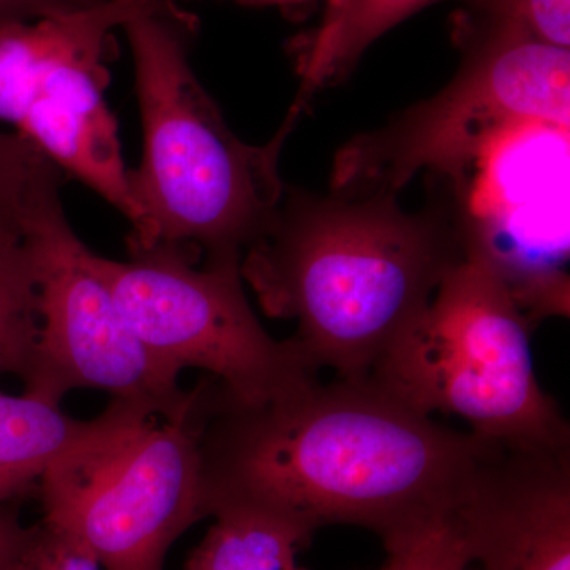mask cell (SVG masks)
<instances>
[{
    "label": "cell",
    "mask_w": 570,
    "mask_h": 570,
    "mask_svg": "<svg viewBox=\"0 0 570 570\" xmlns=\"http://www.w3.org/2000/svg\"><path fill=\"white\" fill-rule=\"evenodd\" d=\"M501 445L439 423L371 377L309 384L264 403L202 382L206 517L261 510L311 531L354 524L395 551L459 508Z\"/></svg>",
    "instance_id": "cell-1"
},
{
    "label": "cell",
    "mask_w": 570,
    "mask_h": 570,
    "mask_svg": "<svg viewBox=\"0 0 570 570\" xmlns=\"http://www.w3.org/2000/svg\"><path fill=\"white\" fill-rule=\"evenodd\" d=\"M444 181L417 213L401 208L396 194L285 186L239 273L266 316L296 322L292 340L311 370L370 377L425 314L478 219L466 187Z\"/></svg>",
    "instance_id": "cell-2"
},
{
    "label": "cell",
    "mask_w": 570,
    "mask_h": 570,
    "mask_svg": "<svg viewBox=\"0 0 570 570\" xmlns=\"http://www.w3.org/2000/svg\"><path fill=\"white\" fill-rule=\"evenodd\" d=\"M121 28L135 62L142 153L129 170L130 250L157 245L242 261L283 198L279 156L295 119L265 145L243 141L190 66L198 21L178 0H130Z\"/></svg>",
    "instance_id": "cell-3"
},
{
    "label": "cell",
    "mask_w": 570,
    "mask_h": 570,
    "mask_svg": "<svg viewBox=\"0 0 570 570\" xmlns=\"http://www.w3.org/2000/svg\"><path fill=\"white\" fill-rule=\"evenodd\" d=\"M532 328L478 217L463 261L370 377L417 411L463 419L491 444L568 449V420L535 377Z\"/></svg>",
    "instance_id": "cell-4"
},
{
    "label": "cell",
    "mask_w": 570,
    "mask_h": 570,
    "mask_svg": "<svg viewBox=\"0 0 570 570\" xmlns=\"http://www.w3.org/2000/svg\"><path fill=\"white\" fill-rule=\"evenodd\" d=\"M453 36L463 59L452 81L344 145L330 189L397 195L420 171L463 187L469 168L504 135L568 129L570 50L482 29Z\"/></svg>",
    "instance_id": "cell-5"
},
{
    "label": "cell",
    "mask_w": 570,
    "mask_h": 570,
    "mask_svg": "<svg viewBox=\"0 0 570 570\" xmlns=\"http://www.w3.org/2000/svg\"><path fill=\"white\" fill-rule=\"evenodd\" d=\"M116 262L89 253V264L138 340L175 373L208 371L235 403L287 395L316 377L295 341L265 332L247 302L242 261L195 266L194 254L157 245Z\"/></svg>",
    "instance_id": "cell-6"
},
{
    "label": "cell",
    "mask_w": 570,
    "mask_h": 570,
    "mask_svg": "<svg viewBox=\"0 0 570 570\" xmlns=\"http://www.w3.org/2000/svg\"><path fill=\"white\" fill-rule=\"evenodd\" d=\"M129 9L130 0H96L0 22V129L31 142L135 225L118 124L105 100L112 32Z\"/></svg>",
    "instance_id": "cell-7"
},
{
    "label": "cell",
    "mask_w": 570,
    "mask_h": 570,
    "mask_svg": "<svg viewBox=\"0 0 570 570\" xmlns=\"http://www.w3.org/2000/svg\"><path fill=\"white\" fill-rule=\"evenodd\" d=\"M135 419L78 450L39 483L43 520L69 532L102 570H164L176 539L206 519L198 450L200 407Z\"/></svg>",
    "instance_id": "cell-8"
},
{
    "label": "cell",
    "mask_w": 570,
    "mask_h": 570,
    "mask_svg": "<svg viewBox=\"0 0 570 570\" xmlns=\"http://www.w3.org/2000/svg\"><path fill=\"white\" fill-rule=\"evenodd\" d=\"M36 245L40 328L24 395L59 406L71 390L96 389L151 417L190 414L197 390L183 392L179 374L138 340L67 216L45 225Z\"/></svg>",
    "instance_id": "cell-9"
},
{
    "label": "cell",
    "mask_w": 570,
    "mask_h": 570,
    "mask_svg": "<svg viewBox=\"0 0 570 570\" xmlns=\"http://www.w3.org/2000/svg\"><path fill=\"white\" fill-rule=\"evenodd\" d=\"M453 517L479 570H570V448H499Z\"/></svg>",
    "instance_id": "cell-10"
},
{
    "label": "cell",
    "mask_w": 570,
    "mask_h": 570,
    "mask_svg": "<svg viewBox=\"0 0 570 570\" xmlns=\"http://www.w3.org/2000/svg\"><path fill=\"white\" fill-rule=\"evenodd\" d=\"M141 415L148 414L112 400L99 417L78 420L37 397L0 393V504L28 497L48 469Z\"/></svg>",
    "instance_id": "cell-11"
},
{
    "label": "cell",
    "mask_w": 570,
    "mask_h": 570,
    "mask_svg": "<svg viewBox=\"0 0 570 570\" xmlns=\"http://www.w3.org/2000/svg\"><path fill=\"white\" fill-rule=\"evenodd\" d=\"M436 0H336L298 58L302 86L288 115L299 118L324 86L346 78L371 43Z\"/></svg>",
    "instance_id": "cell-12"
},
{
    "label": "cell",
    "mask_w": 570,
    "mask_h": 570,
    "mask_svg": "<svg viewBox=\"0 0 570 570\" xmlns=\"http://www.w3.org/2000/svg\"><path fill=\"white\" fill-rule=\"evenodd\" d=\"M187 560L184 570H287L314 531L261 510L228 509Z\"/></svg>",
    "instance_id": "cell-13"
},
{
    "label": "cell",
    "mask_w": 570,
    "mask_h": 570,
    "mask_svg": "<svg viewBox=\"0 0 570 570\" xmlns=\"http://www.w3.org/2000/svg\"><path fill=\"white\" fill-rule=\"evenodd\" d=\"M39 230L0 225V374L31 373L39 337Z\"/></svg>",
    "instance_id": "cell-14"
},
{
    "label": "cell",
    "mask_w": 570,
    "mask_h": 570,
    "mask_svg": "<svg viewBox=\"0 0 570 570\" xmlns=\"http://www.w3.org/2000/svg\"><path fill=\"white\" fill-rule=\"evenodd\" d=\"M63 176L31 142L0 129V225L33 232L62 213Z\"/></svg>",
    "instance_id": "cell-15"
},
{
    "label": "cell",
    "mask_w": 570,
    "mask_h": 570,
    "mask_svg": "<svg viewBox=\"0 0 570 570\" xmlns=\"http://www.w3.org/2000/svg\"><path fill=\"white\" fill-rule=\"evenodd\" d=\"M455 28L513 33L570 50V0H464Z\"/></svg>",
    "instance_id": "cell-16"
},
{
    "label": "cell",
    "mask_w": 570,
    "mask_h": 570,
    "mask_svg": "<svg viewBox=\"0 0 570 570\" xmlns=\"http://www.w3.org/2000/svg\"><path fill=\"white\" fill-rule=\"evenodd\" d=\"M379 570H479L469 557L455 517L395 551Z\"/></svg>",
    "instance_id": "cell-17"
},
{
    "label": "cell",
    "mask_w": 570,
    "mask_h": 570,
    "mask_svg": "<svg viewBox=\"0 0 570 570\" xmlns=\"http://www.w3.org/2000/svg\"><path fill=\"white\" fill-rule=\"evenodd\" d=\"M10 570H102L96 558L69 532L41 519Z\"/></svg>",
    "instance_id": "cell-18"
},
{
    "label": "cell",
    "mask_w": 570,
    "mask_h": 570,
    "mask_svg": "<svg viewBox=\"0 0 570 570\" xmlns=\"http://www.w3.org/2000/svg\"><path fill=\"white\" fill-rule=\"evenodd\" d=\"M96 0H0V22L33 20L47 14L81 9Z\"/></svg>",
    "instance_id": "cell-19"
},
{
    "label": "cell",
    "mask_w": 570,
    "mask_h": 570,
    "mask_svg": "<svg viewBox=\"0 0 570 570\" xmlns=\"http://www.w3.org/2000/svg\"><path fill=\"white\" fill-rule=\"evenodd\" d=\"M13 504H0V570H10L31 531L22 527Z\"/></svg>",
    "instance_id": "cell-20"
},
{
    "label": "cell",
    "mask_w": 570,
    "mask_h": 570,
    "mask_svg": "<svg viewBox=\"0 0 570 570\" xmlns=\"http://www.w3.org/2000/svg\"><path fill=\"white\" fill-rule=\"evenodd\" d=\"M238 2L243 3H255V6H298V3L311 2V0H238ZM336 2V0H326V6L328 3Z\"/></svg>",
    "instance_id": "cell-21"
},
{
    "label": "cell",
    "mask_w": 570,
    "mask_h": 570,
    "mask_svg": "<svg viewBox=\"0 0 570 570\" xmlns=\"http://www.w3.org/2000/svg\"><path fill=\"white\" fill-rule=\"evenodd\" d=\"M287 570H306V569L299 568V566L296 564V562H295V564H292L291 568H288Z\"/></svg>",
    "instance_id": "cell-22"
}]
</instances>
